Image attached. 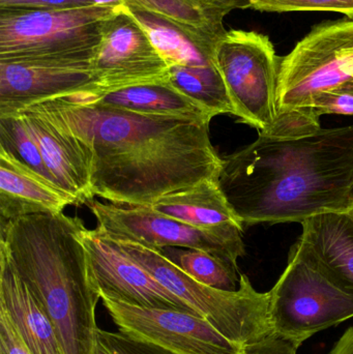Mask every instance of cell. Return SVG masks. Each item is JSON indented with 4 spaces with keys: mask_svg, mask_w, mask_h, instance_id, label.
I'll return each instance as SVG.
<instances>
[{
    "mask_svg": "<svg viewBox=\"0 0 353 354\" xmlns=\"http://www.w3.org/2000/svg\"><path fill=\"white\" fill-rule=\"evenodd\" d=\"M97 227L118 241H135L153 249L166 247L202 250L238 266L245 255L242 227L201 229L164 216L147 206L91 201Z\"/></svg>",
    "mask_w": 353,
    "mask_h": 354,
    "instance_id": "9c48e42d",
    "label": "cell"
},
{
    "mask_svg": "<svg viewBox=\"0 0 353 354\" xmlns=\"http://www.w3.org/2000/svg\"><path fill=\"white\" fill-rule=\"evenodd\" d=\"M302 225L300 239L319 270L353 297V209L323 212Z\"/></svg>",
    "mask_w": 353,
    "mask_h": 354,
    "instance_id": "2e32d148",
    "label": "cell"
},
{
    "mask_svg": "<svg viewBox=\"0 0 353 354\" xmlns=\"http://www.w3.org/2000/svg\"><path fill=\"white\" fill-rule=\"evenodd\" d=\"M259 12H335L353 19V0H248Z\"/></svg>",
    "mask_w": 353,
    "mask_h": 354,
    "instance_id": "d4e9b609",
    "label": "cell"
},
{
    "mask_svg": "<svg viewBox=\"0 0 353 354\" xmlns=\"http://www.w3.org/2000/svg\"><path fill=\"white\" fill-rule=\"evenodd\" d=\"M269 293L274 334L300 347L317 333L353 317V297L319 270L303 239L292 245L287 268Z\"/></svg>",
    "mask_w": 353,
    "mask_h": 354,
    "instance_id": "52a82bcc",
    "label": "cell"
},
{
    "mask_svg": "<svg viewBox=\"0 0 353 354\" xmlns=\"http://www.w3.org/2000/svg\"><path fill=\"white\" fill-rule=\"evenodd\" d=\"M72 97L134 113L213 118L198 104L174 88L169 82L139 85L110 93H80Z\"/></svg>",
    "mask_w": 353,
    "mask_h": 354,
    "instance_id": "ffe728a7",
    "label": "cell"
},
{
    "mask_svg": "<svg viewBox=\"0 0 353 354\" xmlns=\"http://www.w3.org/2000/svg\"><path fill=\"white\" fill-rule=\"evenodd\" d=\"M78 218L37 214L1 221L0 252L8 256L55 326L64 354H93L101 299L80 239Z\"/></svg>",
    "mask_w": 353,
    "mask_h": 354,
    "instance_id": "3957f363",
    "label": "cell"
},
{
    "mask_svg": "<svg viewBox=\"0 0 353 354\" xmlns=\"http://www.w3.org/2000/svg\"><path fill=\"white\" fill-rule=\"evenodd\" d=\"M80 239L89 262L101 299L144 308L175 309L196 313L172 295L149 270L97 227L84 228ZM197 314V313H196Z\"/></svg>",
    "mask_w": 353,
    "mask_h": 354,
    "instance_id": "7c38bea8",
    "label": "cell"
},
{
    "mask_svg": "<svg viewBox=\"0 0 353 354\" xmlns=\"http://www.w3.org/2000/svg\"><path fill=\"white\" fill-rule=\"evenodd\" d=\"M352 209H353V208H352Z\"/></svg>",
    "mask_w": 353,
    "mask_h": 354,
    "instance_id": "e575fe53",
    "label": "cell"
},
{
    "mask_svg": "<svg viewBox=\"0 0 353 354\" xmlns=\"http://www.w3.org/2000/svg\"><path fill=\"white\" fill-rule=\"evenodd\" d=\"M0 354H33L2 310H0Z\"/></svg>",
    "mask_w": 353,
    "mask_h": 354,
    "instance_id": "83f0119b",
    "label": "cell"
},
{
    "mask_svg": "<svg viewBox=\"0 0 353 354\" xmlns=\"http://www.w3.org/2000/svg\"><path fill=\"white\" fill-rule=\"evenodd\" d=\"M147 207L201 229L244 228L218 178L204 179L192 187L163 196Z\"/></svg>",
    "mask_w": 353,
    "mask_h": 354,
    "instance_id": "ac0fdd59",
    "label": "cell"
},
{
    "mask_svg": "<svg viewBox=\"0 0 353 354\" xmlns=\"http://www.w3.org/2000/svg\"><path fill=\"white\" fill-rule=\"evenodd\" d=\"M19 114L37 140L55 183L74 196L78 204L93 201L90 159L82 143L37 108H27Z\"/></svg>",
    "mask_w": 353,
    "mask_h": 354,
    "instance_id": "5bb4252c",
    "label": "cell"
},
{
    "mask_svg": "<svg viewBox=\"0 0 353 354\" xmlns=\"http://www.w3.org/2000/svg\"><path fill=\"white\" fill-rule=\"evenodd\" d=\"M76 198L0 149V218L12 221L37 214H60Z\"/></svg>",
    "mask_w": 353,
    "mask_h": 354,
    "instance_id": "9a60e30c",
    "label": "cell"
},
{
    "mask_svg": "<svg viewBox=\"0 0 353 354\" xmlns=\"http://www.w3.org/2000/svg\"><path fill=\"white\" fill-rule=\"evenodd\" d=\"M95 88L91 60L0 62V115L19 113L41 102L91 93Z\"/></svg>",
    "mask_w": 353,
    "mask_h": 354,
    "instance_id": "4fadbf2b",
    "label": "cell"
},
{
    "mask_svg": "<svg viewBox=\"0 0 353 354\" xmlns=\"http://www.w3.org/2000/svg\"><path fill=\"white\" fill-rule=\"evenodd\" d=\"M298 349L287 339L271 334L245 346L242 354H296Z\"/></svg>",
    "mask_w": 353,
    "mask_h": 354,
    "instance_id": "f1b7e54d",
    "label": "cell"
},
{
    "mask_svg": "<svg viewBox=\"0 0 353 354\" xmlns=\"http://www.w3.org/2000/svg\"><path fill=\"white\" fill-rule=\"evenodd\" d=\"M215 59L233 115L259 133L269 132L276 118L280 64L271 39L255 31H226L216 47Z\"/></svg>",
    "mask_w": 353,
    "mask_h": 354,
    "instance_id": "ba28073f",
    "label": "cell"
},
{
    "mask_svg": "<svg viewBox=\"0 0 353 354\" xmlns=\"http://www.w3.org/2000/svg\"><path fill=\"white\" fill-rule=\"evenodd\" d=\"M309 114L315 122L325 114L353 115V81L335 88L323 91L313 97L309 106Z\"/></svg>",
    "mask_w": 353,
    "mask_h": 354,
    "instance_id": "484cf974",
    "label": "cell"
},
{
    "mask_svg": "<svg viewBox=\"0 0 353 354\" xmlns=\"http://www.w3.org/2000/svg\"><path fill=\"white\" fill-rule=\"evenodd\" d=\"M172 263L201 284L224 291L240 288L238 266L202 250L166 247L157 249Z\"/></svg>",
    "mask_w": 353,
    "mask_h": 354,
    "instance_id": "603a6c76",
    "label": "cell"
},
{
    "mask_svg": "<svg viewBox=\"0 0 353 354\" xmlns=\"http://www.w3.org/2000/svg\"><path fill=\"white\" fill-rule=\"evenodd\" d=\"M353 81V19L313 27L290 53L280 58L276 118L269 138L292 139L321 130L309 114L318 93Z\"/></svg>",
    "mask_w": 353,
    "mask_h": 354,
    "instance_id": "277c9868",
    "label": "cell"
},
{
    "mask_svg": "<svg viewBox=\"0 0 353 354\" xmlns=\"http://www.w3.org/2000/svg\"><path fill=\"white\" fill-rule=\"evenodd\" d=\"M128 12L146 33L151 45L169 68L173 66H209L216 64V48L209 49L200 45L178 27L149 12L130 8Z\"/></svg>",
    "mask_w": 353,
    "mask_h": 354,
    "instance_id": "44dd1931",
    "label": "cell"
},
{
    "mask_svg": "<svg viewBox=\"0 0 353 354\" xmlns=\"http://www.w3.org/2000/svg\"><path fill=\"white\" fill-rule=\"evenodd\" d=\"M97 337L114 354H175L157 345L128 336L124 333L97 330Z\"/></svg>",
    "mask_w": 353,
    "mask_h": 354,
    "instance_id": "4316f807",
    "label": "cell"
},
{
    "mask_svg": "<svg viewBox=\"0 0 353 354\" xmlns=\"http://www.w3.org/2000/svg\"><path fill=\"white\" fill-rule=\"evenodd\" d=\"M169 83L198 104L211 118L220 114H233V107L217 64L209 66H170Z\"/></svg>",
    "mask_w": 353,
    "mask_h": 354,
    "instance_id": "7402d4cb",
    "label": "cell"
},
{
    "mask_svg": "<svg viewBox=\"0 0 353 354\" xmlns=\"http://www.w3.org/2000/svg\"><path fill=\"white\" fill-rule=\"evenodd\" d=\"M133 10L153 15L209 49H215L224 33L223 19L231 12L216 0H124Z\"/></svg>",
    "mask_w": 353,
    "mask_h": 354,
    "instance_id": "d6986e66",
    "label": "cell"
},
{
    "mask_svg": "<svg viewBox=\"0 0 353 354\" xmlns=\"http://www.w3.org/2000/svg\"><path fill=\"white\" fill-rule=\"evenodd\" d=\"M225 6H229L232 10L234 8H249L248 0H217Z\"/></svg>",
    "mask_w": 353,
    "mask_h": 354,
    "instance_id": "1f68e13d",
    "label": "cell"
},
{
    "mask_svg": "<svg viewBox=\"0 0 353 354\" xmlns=\"http://www.w3.org/2000/svg\"><path fill=\"white\" fill-rule=\"evenodd\" d=\"M114 241L172 295L233 342L245 347L274 334L269 293L255 290L246 274H240L238 290H220L194 280L157 249L135 241Z\"/></svg>",
    "mask_w": 353,
    "mask_h": 354,
    "instance_id": "8992f818",
    "label": "cell"
},
{
    "mask_svg": "<svg viewBox=\"0 0 353 354\" xmlns=\"http://www.w3.org/2000/svg\"><path fill=\"white\" fill-rule=\"evenodd\" d=\"M97 6H124V0H93Z\"/></svg>",
    "mask_w": 353,
    "mask_h": 354,
    "instance_id": "836d02e7",
    "label": "cell"
},
{
    "mask_svg": "<svg viewBox=\"0 0 353 354\" xmlns=\"http://www.w3.org/2000/svg\"><path fill=\"white\" fill-rule=\"evenodd\" d=\"M218 183L244 226L353 208V124L256 141L222 158Z\"/></svg>",
    "mask_w": 353,
    "mask_h": 354,
    "instance_id": "7a4b0ae2",
    "label": "cell"
},
{
    "mask_svg": "<svg viewBox=\"0 0 353 354\" xmlns=\"http://www.w3.org/2000/svg\"><path fill=\"white\" fill-rule=\"evenodd\" d=\"M31 107L82 143L90 159L93 198L149 206L219 176L222 158L209 138L211 118L134 113L72 95Z\"/></svg>",
    "mask_w": 353,
    "mask_h": 354,
    "instance_id": "6da1fadb",
    "label": "cell"
},
{
    "mask_svg": "<svg viewBox=\"0 0 353 354\" xmlns=\"http://www.w3.org/2000/svg\"><path fill=\"white\" fill-rule=\"evenodd\" d=\"M330 354H353V326L342 335Z\"/></svg>",
    "mask_w": 353,
    "mask_h": 354,
    "instance_id": "4dcf8cb0",
    "label": "cell"
},
{
    "mask_svg": "<svg viewBox=\"0 0 353 354\" xmlns=\"http://www.w3.org/2000/svg\"><path fill=\"white\" fill-rule=\"evenodd\" d=\"M0 149L16 158L39 176L56 183L46 167L37 140L29 132L20 114L0 115Z\"/></svg>",
    "mask_w": 353,
    "mask_h": 354,
    "instance_id": "cb8c5ba5",
    "label": "cell"
},
{
    "mask_svg": "<svg viewBox=\"0 0 353 354\" xmlns=\"http://www.w3.org/2000/svg\"><path fill=\"white\" fill-rule=\"evenodd\" d=\"M0 310L33 354H64L55 326L3 252H0Z\"/></svg>",
    "mask_w": 353,
    "mask_h": 354,
    "instance_id": "e0dca14e",
    "label": "cell"
},
{
    "mask_svg": "<svg viewBox=\"0 0 353 354\" xmlns=\"http://www.w3.org/2000/svg\"><path fill=\"white\" fill-rule=\"evenodd\" d=\"M101 299L120 332L170 353L242 354L244 351V346L224 336L198 314Z\"/></svg>",
    "mask_w": 353,
    "mask_h": 354,
    "instance_id": "30bf717a",
    "label": "cell"
},
{
    "mask_svg": "<svg viewBox=\"0 0 353 354\" xmlns=\"http://www.w3.org/2000/svg\"><path fill=\"white\" fill-rule=\"evenodd\" d=\"M93 354H114L111 349L97 337L95 342V353Z\"/></svg>",
    "mask_w": 353,
    "mask_h": 354,
    "instance_id": "d6a6232c",
    "label": "cell"
},
{
    "mask_svg": "<svg viewBox=\"0 0 353 354\" xmlns=\"http://www.w3.org/2000/svg\"><path fill=\"white\" fill-rule=\"evenodd\" d=\"M124 6H70L2 10L0 62L24 59L91 60L102 27L126 10Z\"/></svg>",
    "mask_w": 353,
    "mask_h": 354,
    "instance_id": "5b68a950",
    "label": "cell"
},
{
    "mask_svg": "<svg viewBox=\"0 0 353 354\" xmlns=\"http://www.w3.org/2000/svg\"><path fill=\"white\" fill-rule=\"evenodd\" d=\"M93 0H0L2 10H37L89 6Z\"/></svg>",
    "mask_w": 353,
    "mask_h": 354,
    "instance_id": "f546056e",
    "label": "cell"
},
{
    "mask_svg": "<svg viewBox=\"0 0 353 354\" xmlns=\"http://www.w3.org/2000/svg\"><path fill=\"white\" fill-rule=\"evenodd\" d=\"M91 66L95 78L93 93L169 82V66L132 18L128 6L104 23Z\"/></svg>",
    "mask_w": 353,
    "mask_h": 354,
    "instance_id": "8fae6325",
    "label": "cell"
}]
</instances>
